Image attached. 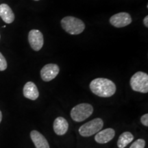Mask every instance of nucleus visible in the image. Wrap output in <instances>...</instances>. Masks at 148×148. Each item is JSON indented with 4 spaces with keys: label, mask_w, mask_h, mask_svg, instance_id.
I'll use <instances>...</instances> for the list:
<instances>
[{
    "label": "nucleus",
    "mask_w": 148,
    "mask_h": 148,
    "mask_svg": "<svg viewBox=\"0 0 148 148\" xmlns=\"http://www.w3.org/2000/svg\"><path fill=\"white\" fill-rule=\"evenodd\" d=\"M61 26L71 35L81 34L85 29V24L79 18L71 16H65L61 20Z\"/></svg>",
    "instance_id": "nucleus-2"
},
{
    "label": "nucleus",
    "mask_w": 148,
    "mask_h": 148,
    "mask_svg": "<svg viewBox=\"0 0 148 148\" xmlns=\"http://www.w3.org/2000/svg\"><path fill=\"white\" fill-rule=\"evenodd\" d=\"M140 122L145 126H148V114H145L141 116Z\"/></svg>",
    "instance_id": "nucleus-17"
},
{
    "label": "nucleus",
    "mask_w": 148,
    "mask_h": 148,
    "mask_svg": "<svg viewBox=\"0 0 148 148\" xmlns=\"http://www.w3.org/2000/svg\"><path fill=\"white\" fill-rule=\"evenodd\" d=\"M145 146V140L142 139V138H139L133 143L131 145L130 148H144Z\"/></svg>",
    "instance_id": "nucleus-15"
},
{
    "label": "nucleus",
    "mask_w": 148,
    "mask_h": 148,
    "mask_svg": "<svg viewBox=\"0 0 148 148\" xmlns=\"http://www.w3.org/2000/svg\"><path fill=\"white\" fill-rule=\"evenodd\" d=\"M69 128V123L64 118L59 116L53 122V130L57 135H64L67 132Z\"/></svg>",
    "instance_id": "nucleus-12"
},
{
    "label": "nucleus",
    "mask_w": 148,
    "mask_h": 148,
    "mask_svg": "<svg viewBox=\"0 0 148 148\" xmlns=\"http://www.w3.org/2000/svg\"><path fill=\"white\" fill-rule=\"evenodd\" d=\"M103 122L100 118H96L82 125L79 128V133L84 137H88L96 134L103 127Z\"/></svg>",
    "instance_id": "nucleus-5"
},
{
    "label": "nucleus",
    "mask_w": 148,
    "mask_h": 148,
    "mask_svg": "<svg viewBox=\"0 0 148 148\" xmlns=\"http://www.w3.org/2000/svg\"><path fill=\"white\" fill-rule=\"evenodd\" d=\"M93 112V108L89 103H82L73 107L71 111V119L77 122H81L88 119Z\"/></svg>",
    "instance_id": "nucleus-4"
},
{
    "label": "nucleus",
    "mask_w": 148,
    "mask_h": 148,
    "mask_svg": "<svg viewBox=\"0 0 148 148\" xmlns=\"http://www.w3.org/2000/svg\"><path fill=\"white\" fill-rule=\"evenodd\" d=\"M30 137L36 148H50L45 136L36 130L30 132Z\"/></svg>",
    "instance_id": "nucleus-11"
},
{
    "label": "nucleus",
    "mask_w": 148,
    "mask_h": 148,
    "mask_svg": "<svg viewBox=\"0 0 148 148\" xmlns=\"http://www.w3.org/2000/svg\"><path fill=\"white\" fill-rule=\"evenodd\" d=\"M7 61L2 53L0 52V71H3L7 69Z\"/></svg>",
    "instance_id": "nucleus-16"
},
{
    "label": "nucleus",
    "mask_w": 148,
    "mask_h": 148,
    "mask_svg": "<svg viewBox=\"0 0 148 148\" xmlns=\"http://www.w3.org/2000/svg\"><path fill=\"white\" fill-rule=\"evenodd\" d=\"M110 23L115 27H123L132 23V18L127 12H119L111 16Z\"/></svg>",
    "instance_id": "nucleus-7"
},
{
    "label": "nucleus",
    "mask_w": 148,
    "mask_h": 148,
    "mask_svg": "<svg viewBox=\"0 0 148 148\" xmlns=\"http://www.w3.org/2000/svg\"><path fill=\"white\" fill-rule=\"evenodd\" d=\"M134 139V136L131 132H125L120 135L117 140V146L119 148H124Z\"/></svg>",
    "instance_id": "nucleus-14"
},
{
    "label": "nucleus",
    "mask_w": 148,
    "mask_h": 148,
    "mask_svg": "<svg viewBox=\"0 0 148 148\" xmlns=\"http://www.w3.org/2000/svg\"><path fill=\"white\" fill-rule=\"evenodd\" d=\"M34 1H39V0H34Z\"/></svg>",
    "instance_id": "nucleus-20"
},
{
    "label": "nucleus",
    "mask_w": 148,
    "mask_h": 148,
    "mask_svg": "<svg viewBox=\"0 0 148 148\" xmlns=\"http://www.w3.org/2000/svg\"><path fill=\"white\" fill-rule=\"evenodd\" d=\"M1 120H2V113H1V111L0 110V123H1Z\"/></svg>",
    "instance_id": "nucleus-19"
},
{
    "label": "nucleus",
    "mask_w": 148,
    "mask_h": 148,
    "mask_svg": "<svg viewBox=\"0 0 148 148\" xmlns=\"http://www.w3.org/2000/svg\"><path fill=\"white\" fill-rule=\"evenodd\" d=\"M115 135V131L112 128H106L99 131L95 136V141L98 143H106L110 141Z\"/></svg>",
    "instance_id": "nucleus-9"
},
{
    "label": "nucleus",
    "mask_w": 148,
    "mask_h": 148,
    "mask_svg": "<svg viewBox=\"0 0 148 148\" xmlns=\"http://www.w3.org/2000/svg\"><path fill=\"white\" fill-rule=\"evenodd\" d=\"M0 16L6 23H12L14 20V14L8 5L1 3L0 5Z\"/></svg>",
    "instance_id": "nucleus-13"
},
{
    "label": "nucleus",
    "mask_w": 148,
    "mask_h": 148,
    "mask_svg": "<svg viewBox=\"0 0 148 148\" xmlns=\"http://www.w3.org/2000/svg\"><path fill=\"white\" fill-rule=\"evenodd\" d=\"M90 90L101 97H110L115 93L116 85L110 79L103 77L96 78L90 83Z\"/></svg>",
    "instance_id": "nucleus-1"
},
{
    "label": "nucleus",
    "mask_w": 148,
    "mask_h": 148,
    "mask_svg": "<svg viewBox=\"0 0 148 148\" xmlns=\"http://www.w3.org/2000/svg\"><path fill=\"white\" fill-rule=\"evenodd\" d=\"M59 66L56 64H47L42 68L40 76L43 81L49 82L55 78L59 73Z\"/></svg>",
    "instance_id": "nucleus-8"
},
{
    "label": "nucleus",
    "mask_w": 148,
    "mask_h": 148,
    "mask_svg": "<svg viewBox=\"0 0 148 148\" xmlns=\"http://www.w3.org/2000/svg\"><path fill=\"white\" fill-rule=\"evenodd\" d=\"M23 95L27 99L36 100L39 96V92L36 84L32 82H27L23 87Z\"/></svg>",
    "instance_id": "nucleus-10"
},
{
    "label": "nucleus",
    "mask_w": 148,
    "mask_h": 148,
    "mask_svg": "<svg viewBox=\"0 0 148 148\" xmlns=\"http://www.w3.org/2000/svg\"><path fill=\"white\" fill-rule=\"evenodd\" d=\"M143 23L145 27H148V16H146L143 19Z\"/></svg>",
    "instance_id": "nucleus-18"
},
{
    "label": "nucleus",
    "mask_w": 148,
    "mask_h": 148,
    "mask_svg": "<svg viewBox=\"0 0 148 148\" xmlns=\"http://www.w3.org/2000/svg\"><path fill=\"white\" fill-rule=\"evenodd\" d=\"M28 41L32 49L36 51H39L43 46V35L38 29H32L28 34Z\"/></svg>",
    "instance_id": "nucleus-6"
},
{
    "label": "nucleus",
    "mask_w": 148,
    "mask_h": 148,
    "mask_svg": "<svg viewBox=\"0 0 148 148\" xmlns=\"http://www.w3.org/2000/svg\"><path fill=\"white\" fill-rule=\"evenodd\" d=\"M130 86L136 92L147 93L148 92V75L142 71H138L130 79Z\"/></svg>",
    "instance_id": "nucleus-3"
},
{
    "label": "nucleus",
    "mask_w": 148,
    "mask_h": 148,
    "mask_svg": "<svg viewBox=\"0 0 148 148\" xmlns=\"http://www.w3.org/2000/svg\"><path fill=\"white\" fill-rule=\"evenodd\" d=\"M0 38H1V36H0Z\"/></svg>",
    "instance_id": "nucleus-21"
}]
</instances>
